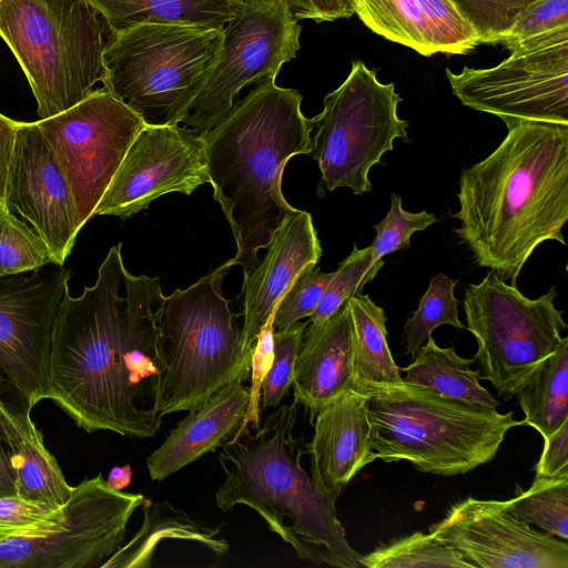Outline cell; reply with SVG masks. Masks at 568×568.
I'll use <instances>...</instances> for the list:
<instances>
[{"label": "cell", "instance_id": "obj_1", "mask_svg": "<svg viewBox=\"0 0 568 568\" xmlns=\"http://www.w3.org/2000/svg\"><path fill=\"white\" fill-rule=\"evenodd\" d=\"M159 277L125 268L112 246L93 286L60 305L51 339L49 395L87 433L153 437L163 371L158 326Z\"/></svg>", "mask_w": 568, "mask_h": 568}, {"label": "cell", "instance_id": "obj_2", "mask_svg": "<svg viewBox=\"0 0 568 568\" xmlns=\"http://www.w3.org/2000/svg\"><path fill=\"white\" fill-rule=\"evenodd\" d=\"M486 159L464 170L454 230L477 265L516 285L546 241L566 245L568 124L518 121Z\"/></svg>", "mask_w": 568, "mask_h": 568}, {"label": "cell", "instance_id": "obj_3", "mask_svg": "<svg viewBox=\"0 0 568 568\" xmlns=\"http://www.w3.org/2000/svg\"><path fill=\"white\" fill-rule=\"evenodd\" d=\"M268 78L253 84L232 110L202 133L209 183L233 233L236 253L223 265L250 272L258 251L283 219L296 212L282 192L288 160L308 154L313 125L301 109L303 97Z\"/></svg>", "mask_w": 568, "mask_h": 568}, {"label": "cell", "instance_id": "obj_4", "mask_svg": "<svg viewBox=\"0 0 568 568\" xmlns=\"http://www.w3.org/2000/svg\"><path fill=\"white\" fill-rule=\"evenodd\" d=\"M297 409L295 399L278 406L254 432L247 426L220 447L225 478L215 504L222 511L252 508L303 560L359 568L362 556L337 519L338 496L321 490L302 466L306 445L293 436Z\"/></svg>", "mask_w": 568, "mask_h": 568}, {"label": "cell", "instance_id": "obj_5", "mask_svg": "<svg viewBox=\"0 0 568 568\" xmlns=\"http://www.w3.org/2000/svg\"><path fill=\"white\" fill-rule=\"evenodd\" d=\"M367 409L376 459L407 460L444 476L489 463L506 434L523 425L514 412L470 406L405 383L368 397Z\"/></svg>", "mask_w": 568, "mask_h": 568}, {"label": "cell", "instance_id": "obj_6", "mask_svg": "<svg viewBox=\"0 0 568 568\" xmlns=\"http://www.w3.org/2000/svg\"><path fill=\"white\" fill-rule=\"evenodd\" d=\"M106 23L89 0H2L0 37L19 62L40 119L89 97L104 79Z\"/></svg>", "mask_w": 568, "mask_h": 568}, {"label": "cell", "instance_id": "obj_7", "mask_svg": "<svg viewBox=\"0 0 568 568\" xmlns=\"http://www.w3.org/2000/svg\"><path fill=\"white\" fill-rule=\"evenodd\" d=\"M221 265L185 290L162 296L158 326L163 371L154 404L161 417L189 410L250 368L222 281Z\"/></svg>", "mask_w": 568, "mask_h": 568}, {"label": "cell", "instance_id": "obj_8", "mask_svg": "<svg viewBox=\"0 0 568 568\" xmlns=\"http://www.w3.org/2000/svg\"><path fill=\"white\" fill-rule=\"evenodd\" d=\"M223 29L141 24L111 33L103 87L145 125L180 124L216 62Z\"/></svg>", "mask_w": 568, "mask_h": 568}, {"label": "cell", "instance_id": "obj_9", "mask_svg": "<svg viewBox=\"0 0 568 568\" xmlns=\"http://www.w3.org/2000/svg\"><path fill=\"white\" fill-rule=\"evenodd\" d=\"M402 98L394 83L355 61L344 82L324 98L323 110L310 119L315 129L308 155L318 164L328 191H371L369 170L393 150L395 139L409 141L408 122L397 114Z\"/></svg>", "mask_w": 568, "mask_h": 568}, {"label": "cell", "instance_id": "obj_10", "mask_svg": "<svg viewBox=\"0 0 568 568\" xmlns=\"http://www.w3.org/2000/svg\"><path fill=\"white\" fill-rule=\"evenodd\" d=\"M556 295L551 287L528 298L491 271L466 288V328L477 341L474 361L479 362L480 379L488 381L503 398L515 396L561 344L567 324L554 304Z\"/></svg>", "mask_w": 568, "mask_h": 568}, {"label": "cell", "instance_id": "obj_11", "mask_svg": "<svg viewBox=\"0 0 568 568\" xmlns=\"http://www.w3.org/2000/svg\"><path fill=\"white\" fill-rule=\"evenodd\" d=\"M510 55L487 69L448 68L453 94L466 106L504 123L568 124V26L506 47Z\"/></svg>", "mask_w": 568, "mask_h": 568}, {"label": "cell", "instance_id": "obj_12", "mask_svg": "<svg viewBox=\"0 0 568 568\" xmlns=\"http://www.w3.org/2000/svg\"><path fill=\"white\" fill-rule=\"evenodd\" d=\"M302 28L278 0H244L223 29V43L203 87L181 122L202 134L234 106L242 89L276 78L301 48Z\"/></svg>", "mask_w": 568, "mask_h": 568}, {"label": "cell", "instance_id": "obj_13", "mask_svg": "<svg viewBox=\"0 0 568 568\" xmlns=\"http://www.w3.org/2000/svg\"><path fill=\"white\" fill-rule=\"evenodd\" d=\"M36 122L68 182L80 231L94 216L131 142L145 124L104 87L72 108Z\"/></svg>", "mask_w": 568, "mask_h": 568}, {"label": "cell", "instance_id": "obj_14", "mask_svg": "<svg viewBox=\"0 0 568 568\" xmlns=\"http://www.w3.org/2000/svg\"><path fill=\"white\" fill-rule=\"evenodd\" d=\"M143 499L110 488L102 473L84 478L73 486L54 527L0 544V568H101L124 544Z\"/></svg>", "mask_w": 568, "mask_h": 568}, {"label": "cell", "instance_id": "obj_15", "mask_svg": "<svg viewBox=\"0 0 568 568\" xmlns=\"http://www.w3.org/2000/svg\"><path fill=\"white\" fill-rule=\"evenodd\" d=\"M71 276L50 263L0 277V372L31 409L48 399L52 332Z\"/></svg>", "mask_w": 568, "mask_h": 568}, {"label": "cell", "instance_id": "obj_16", "mask_svg": "<svg viewBox=\"0 0 568 568\" xmlns=\"http://www.w3.org/2000/svg\"><path fill=\"white\" fill-rule=\"evenodd\" d=\"M209 183L202 135L183 125H144L131 142L94 215L125 220L168 193Z\"/></svg>", "mask_w": 568, "mask_h": 568}, {"label": "cell", "instance_id": "obj_17", "mask_svg": "<svg viewBox=\"0 0 568 568\" xmlns=\"http://www.w3.org/2000/svg\"><path fill=\"white\" fill-rule=\"evenodd\" d=\"M475 568H568V545L538 532L500 500L467 497L429 527Z\"/></svg>", "mask_w": 568, "mask_h": 568}, {"label": "cell", "instance_id": "obj_18", "mask_svg": "<svg viewBox=\"0 0 568 568\" xmlns=\"http://www.w3.org/2000/svg\"><path fill=\"white\" fill-rule=\"evenodd\" d=\"M6 203L47 243L63 265L80 232L64 174L37 122H20L8 171Z\"/></svg>", "mask_w": 568, "mask_h": 568}, {"label": "cell", "instance_id": "obj_19", "mask_svg": "<svg viewBox=\"0 0 568 568\" xmlns=\"http://www.w3.org/2000/svg\"><path fill=\"white\" fill-rule=\"evenodd\" d=\"M266 248L264 258L250 272L243 273L240 296L243 301L241 333L245 349H253L285 292L306 267L316 265L322 255L311 214L297 210L286 215Z\"/></svg>", "mask_w": 568, "mask_h": 568}, {"label": "cell", "instance_id": "obj_20", "mask_svg": "<svg viewBox=\"0 0 568 568\" xmlns=\"http://www.w3.org/2000/svg\"><path fill=\"white\" fill-rule=\"evenodd\" d=\"M250 368L232 378L171 429L163 443L146 458L152 480L161 481L203 455L215 452L244 427L250 392L244 382Z\"/></svg>", "mask_w": 568, "mask_h": 568}, {"label": "cell", "instance_id": "obj_21", "mask_svg": "<svg viewBox=\"0 0 568 568\" xmlns=\"http://www.w3.org/2000/svg\"><path fill=\"white\" fill-rule=\"evenodd\" d=\"M368 397L346 390L314 416V435L306 450L311 476L323 491L339 496L367 464L376 460L371 447Z\"/></svg>", "mask_w": 568, "mask_h": 568}, {"label": "cell", "instance_id": "obj_22", "mask_svg": "<svg viewBox=\"0 0 568 568\" xmlns=\"http://www.w3.org/2000/svg\"><path fill=\"white\" fill-rule=\"evenodd\" d=\"M355 13L373 32L425 57L465 54L479 44L450 0H359Z\"/></svg>", "mask_w": 568, "mask_h": 568}, {"label": "cell", "instance_id": "obj_23", "mask_svg": "<svg viewBox=\"0 0 568 568\" xmlns=\"http://www.w3.org/2000/svg\"><path fill=\"white\" fill-rule=\"evenodd\" d=\"M292 386L294 399L310 412L311 423L324 405L342 393L358 392L347 301L324 322H308L295 361Z\"/></svg>", "mask_w": 568, "mask_h": 568}, {"label": "cell", "instance_id": "obj_24", "mask_svg": "<svg viewBox=\"0 0 568 568\" xmlns=\"http://www.w3.org/2000/svg\"><path fill=\"white\" fill-rule=\"evenodd\" d=\"M31 408L10 407L0 395V425L16 476L18 496L24 500L60 509L70 498V486L43 436L31 418Z\"/></svg>", "mask_w": 568, "mask_h": 568}, {"label": "cell", "instance_id": "obj_25", "mask_svg": "<svg viewBox=\"0 0 568 568\" xmlns=\"http://www.w3.org/2000/svg\"><path fill=\"white\" fill-rule=\"evenodd\" d=\"M111 33L141 24H179L224 29L244 0H89Z\"/></svg>", "mask_w": 568, "mask_h": 568}, {"label": "cell", "instance_id": "obj_26", "mask_svg": "<svg viewBox=\"0 0 568 568\" xmlns=\"http://www.w3.org/2000/svg\"><path fill=\"white\" fill-rule=\"evenodd\" d=\"M352 318L353 369L358 392L371 397L404 384L387 343L386 316L368 295L347 300Z\"/></svg>", "mask_w": 568, "mask_h": 568}, {"label": "cell", "instance_id": "obj_27", "mask_svg": "<svg viewBox=\"0 0 568 568\" xmlns=\"http://www.w3.org/2000/svg\"><path fill=\"white\" fill-rule=\"evenodd\" d=\"M143 523L133 538L123 544L101 568L148 567L158 545L163 539L194 541L209 548L216 555L229 551L224 539H216L220 528L210 527L175 509L166 501L153 503L143 499Z\"/></svg>", "mask_w": 568, "mask_h": 568}, {"label": "cell", "instance_id": "obj_28", "mask_svg": "<svg viewBox=\"0 0 568 568\" xmlns=\"http://www.w3.org/2000/svg\"><path fill=\"white\" fill-rule=\"evenodd\" d=\"M474 358L459 356L454 347H439L433 336L400 372L405 384L470 406L496 409L499 402L480 384L479 371L470 369Z\"/></svg>", "mask_w": 568, "mask_h": 568}, {"label": "cell", "instance_id": "obj_29", "mask_svg": "<svg viewBox=\"0 0 568 568\" xmlns=\"http://www.w3.org/2000/svg\"><path fill=\"white\" fill-rule=\"evenodd\" d=\"M524 412L523 425L542 438L568 420V337L534 371L516 394Z\"/></svg>", "mask_w": 568, "mask_h": 568}, {"label": "cell", "instance_id": "obj_30", "mask_svg": "<svg viewBox=\"0 0 568 568\" xmlns=\"http://www.w3.org/2000/svg\"><path fill=\"white\" fill-rule=\"evenodd\" d=\"M506 508L526 521L541 528L548 536L568 538V475L551 478L535 477L524 490L516 486V494L505 501Z\"/></svg>", "mask_w": 568, "mask_h": 568}, {"label": "cell", "instance_id": "obj_31", "mask_svg": "<svg viewBox=\"0 0 568 568\" xmlns=\"http://www.w3.org/2000/svg\"><path fill=\"white\" fill-rule=\"evenodd\" d=\"M361 562L366 568H475L453 547L420 531L376 548Z\"/></svg>", "mask_w": 568, "mask_h": 568}, {"label": "cell", "instance_id": "obj_32", "mask_svg": "<svg viewBox=\"0 0 568 568\" xmlns=\"http://www.w3.org/2000/svg\"><path fill=\"white\" fill-rule=\"evenodd\" d=\"M457 282L442 273L432 277L417 310L405 322V349L412 358L438 326L450 325L456 328H466L459 320V302L454 294Z\"/></svg>", "mask_w": 568, "mask_h": 568}, {"label": "cell", "instance_id": "obj_33", "mask_svg": "<svg viewBox=\"0 0 568 568\" xmlns=\"http://www.w3.org/2000/svg\"><path fill=\"white\" fill-rule=\"evenodd\" d=\"M53 263L43 239L0 204V277L23 274Z\"/></svg>", "mask_w": 568, "mask_h": 568}, {"label": "cell", "instance_id": "obj_34", "mask_svg": "<svg viewBox=\"0 0 568 568\" xmlns=\"http://www.w3.org/2000/svg\"><path fill=\"white\" fill-rule=\"evenodd\" d=\"M383 265V260L375 263L372 261L371 245L365 248H358L355 245L334 272L308 322L311 324L324 322L349 297L362 294L364 286L375 278Z\"/></svg>", "mask_w": 568, "mask_h": 568}, {"label": "cell", "instance_id": "obj_35", "mask_svg": "<svg viewBox=\"0 0 568 568\" xmlns=\"http://www.w3.org/2000/svg\"><path fill=\"white\" fill-rule=\"evenodd\" d=\"M307 325L308 321H298L284 331L273 332V359L262 383L261 410L278 407L288 395L295 361Z\"/></svg>", "mask_w": 568, "mask_h": 568}, {"label": "cell", "instance_id": "obj_36", "mask_svg": "<svg viewBox=\"0 0 568 568\" xmlns=\"http://www.w3.org/2000/svg\"><path fill=\"white\" fill-rule=\"evenodd\" d=\"M479 43H498L519 13L536 0H450Z\"/></svg>", "mask_w": 568, "mask_h": 568}, {"label": "cell", "instance_id": "obj_37", "mask_svg": "<svg viewBox=\"0 0 568 568\" xmlns=\"http://www.w3.org/2000/svg\"><path fill=\"white\" fill-rule=\"evenodd\" d=\"M316 265L306 267L277 303L273 316V332L288 328L295 322L310 317L333 276Z\"/></svg>", "mask_w": 568, "mask_h": 568}, {"label": "cell", "instance_id": "obj_38", "mask_svg": "<svg viewBox=\"0 0 568 568\" xmlns=\"http://www.w3.org/2000/svg\"><path fill=\"white\" fill-rule=\"evenodd\" d=\"M437 222L434 214L426 211L410 213L403 209L400 196L393 194L390 209L382 222L374 225L376 237L371 244L372 261L375 263L387 254L409 247L410 237Z\"/></svg>", "mask_w": 568, "mask_h": 568}, {"label": "cell", "instance_id": "obj_39", "mask_svg": "<svg viewBox=\"0 0 568 568\" xmlns=\"http://www.w3.org/2000/svg\"><path fill=\"white\" fill-rule=\"evenodd\" d=\"M61 515V508L54 510L19 496L0 497V544L16 537L39 535L54 527Z\"/></svg>", "mask_w": 568, "mask_h": 568}, {"label": "cell", "instance_id": "obj_40", "mask_svg": "<svg viewBox=\"0 0 568 568\" xmlns=\"http://www.w3.org/2000/svg\"><path fill=\"white\" fill-rule=\"evenodd\" d=\"M568 26V0H536L517 17L498 43L505 47Z\"/></svg>", "mask_w": 568, "mask_h": 568}, {"label": "cell", "instance_id": "obj_41", "mask_svg": "<svg viewBox=\"0 0 568 568\" xmlns=\"http://www.w3.org/2000/svg\"><path fill=\"white\" fill-rule=\"evenodd\" d=\"M272 359L273 327L271 320L260 333L253 347L250 362V406L243 429L247 426H250L252 429H255L261 425V388L262 383L271 367Z\"/></svg>", "mask_w": 568, "mask_h": 568}, {"label": "cell", "instance_id": "obj_42", "mask_svg": "<svg viewBox=\"0 0 568 568\" xmlns=\"http://www.w3.org/2000/svg\"><path fill=\"white\" fill-rule=\"evenodd\" d=\"M544 449L535 467L537 478L568 475V420L544 438Z\"/></svg>", "mask_w": 568, "mask_h": 568}, {"label": "cell", "instance_id": "obj_43", "mask_svg": "<svg viewBox=\"0 0 568 568\" xmlns=\"http://www.w3.org/2000/svg\"><path fill=\"white\" fill-rule=\"evenodd\" d=\"M296 20H313L317 23L349 18L344 0H278Z\"/></svg>", "mask_w": 568, "mask_h": 568}, {"label": "cell", "instance_id": "obj_44", "mask_svg": "<svg viewBox=\"0 0 568 568\" xmlns=\"http://www.w3.org/2000/svg\"><path fill=\"white\" fill-rule=\"evenodd\" d=\"M19 121L0 113V204L7 207L6 187ZM8 209V207H7Z\"/></svg>", "mask_w": 568, "mask_h": 568}, {"label": "cell", "instance_id": "obj_45", "mask_svg": "<svg viewBox=\"0 0 568 568\" xmlns=\"http://www.w3.org/2000/svg\"><path fill=\"white\" fill-rule=\"evenodd\" d=\"M3 444L0 437V497L18 496L16 476Z\"/></svg>", "mask_w": 568, "mask_h": 568}, {"label": "cell", "instance_id": "obj_46", "mask_svg": "<svg viewBox=\"0 0 568 568\" xmlns=\"http://www.w3.org/2000/svg\"><path fill=\"white\" fill-rule=\"evenodd\" d=\"M106 485L118 491H123L132 481V468L130 464L113 466L105 479Z\"/></svg>", "mask_w": 568, "mask_h": 568}, {"label": "cell", "instance_id": "obj_47", "mask_svg": "<svg viewBox=\"0 0 568 568\" xmlns=\"http://www.w3.org/2000/svg\"><path fill=\"white\" fill-rule=\"evenodd\" d=\"M344 1H345L347 14L351 18L353 14H355V11L358 7L359 0H344Z\"/></svg>", "mask_w": 568, "mask_h": 568}, {"label": "cell", "instance_id": "obj_48", "mask_svg": "<svg viewBox=\"0 0 568 568\" xmlns=\"http://www.w3.org/2000/svg\"><path fill=\"white\" fill-rule=\"evenodd\" d=\"M6 382H7V379H6L4 375L0 372V395L1 396H2V394L4 392V389H6ZM0 437L4 442V436H3V432H2L1 425H0Z\"/></svg>", "mask_w": 568, "mask_h": 568}, {"label": "cell", "instance_id": "obj_49", "mask_svg": "<svg viewBox=\"0 0 568 568\" xmlns=\"http://www.w3.org/2000/svg\"><path fill=\"white\" fill-rule=\"evenodd\" d=\"M2 0H0V3H1Z\"/></svg>", "mask_w": 568, "mask_h": 568}]
</instances>
